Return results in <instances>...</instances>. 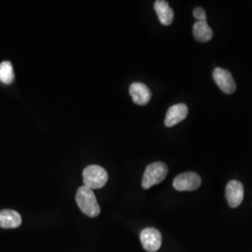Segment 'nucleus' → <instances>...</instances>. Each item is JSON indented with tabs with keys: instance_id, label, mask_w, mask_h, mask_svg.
<instances>
[{
	"instance_id": "1",
	"label": "nucleus",
	"mask_w": 252,
	"mask_h": 252,
	"mask_svg": "<svg viewBox=\"0 0 252 252\" xmlns=\"http://www.w3.org/2000/svg\"><path fill=\"white\" fill-rule=\"evenodd\" d=\"M76 202L86 216L94 218L99 215V204L93 189L85 186L80 187L76 193Z\"/></svg>"
},
{
	"instance_id": "2",
	"label": "nucleus",
	"mask_w": 252,
	"mask_h": 252,
	"mask_svg": "<svg viewBox=\"0 0 252 252\" xmlns=\"http://www.w3.org/2000/svg\"><path fill=\"white\" fill-rule=\"evenodd\" d=\"M167 173L168 168L163 162H155L149 164L145 170L142 179V187L148 189L154 185L161 183L167 176Z\"/></svg>"
},
{
	"instance_id": "3",
	"label": "nucleus",
	"mask_w": 252,
	"mask_h": 252,
	"mask_svg": "<svg viewBox=\"0 0 252 252\" xmlns=\"http://www.w3.org/2000/svg\"><path fill=\"white\" fill-rule=\"evenodd\" d=\"M108 179V173L99 165H90L83 170L84 186L89 189H100L104 187Z\"/></svg>"
},
{
	"instance_id": "4",
	"label": "nucleus",
	"mask_w": 252,
	"mask_h": 252,
	"mask_svg": "<svg viewBox=\"0 0 252 252\" xmlns=\"http://www.w3.org/2000/svg\"><path fill=\"white\" fill-rule=\"evenodd\" d=\"M201 178L194 172L182 173L175 178L173 181L174 188L179 191L194 190L198 189L201 185Z\"/></svg>"
},
{
	"instance_id": "5",
	"label": "nucleus",
	"mask_w": 252,
	"mask_h": 252,
	"mask_svg": "<svg viewBox=\"0 0 252 252\" xmlns=\"http://www.w3.org/2000/svg\"><path fill=\"white\" fill-rule=\"evenodd\" d=\"M140 241L148 252H156L162 245L161 233L155 228H146L140 234Z\"/></svg>"
},
{
	"instance_id": "6",
	"label": "nucleus",
	"mask_w": 252,
	"mask_h": 252,
	"mask_svg": "<svg viewBox=\"0 0 252 252\" xmlns=\"http://www.w3.org/2000/svg\"><path fill=\"white\" fill-rule=\"evenodd\" d=\"M213 80L216 82L219 88L227 94H234L236 90V83L232 74L228 70L217 67L213 71Z\"/></svg>"
},
{
	"instance_id": "7",
	"label": "nucleus",
	"mask_w": 252,
	"mask_h": 252,
	"mask_svg": "<svg viewBox=\"0 0 252 252\" xmlns=\"http://www.w3.org/2000/svg\"><path fill=\"white\" fill-rule=\"evenodd\" d=\"M226 199L229 206L233 208L239 207L243 202L244 187L237 180H231L226 186Z\"/></svg>"
},
{
	"instance_id": "8",
	"label": "nucleus",
	"mask_w": 252,
	"mask_h": 252,
	"mask_svg": "<svg viewBox=\"0 0 252 252\" xmlns=\"http://www.w3.org/2000/svg\"><path fill=\"white\" fill-rule=\"evenodd\" d=\"M130 95L132 96L134 103L139 106L147 105L151 97H152V92L141 82H134L131 84L129 88Z\"/></svg>"
},
{
	"instance_id": "9",
	"label": "nucleus",
	"mask_w": 252,
	"mask_h": 252,
	"mask_svg": "<svg viewBox=\"0 0 252 252\" xmlns=\"http://www.w3.org/2000/svg\"><path fill=\"white\" fill-rule=\"evenodd\" d=\"M188 115V107L185 104H177L172 106L171 108L167 110L165 120H164V125L167 127H172V126H177L185 120Z\"/></svg>"
},
{
	"instance_id": "10",
	"label": "nucleus",
	"mask_w": 252,
	"mask_h": 252,
	"mask_svg": "<svg viewBox=\"0 0 252 252\" xmlns=\"http://www.w3.org/2000/svg\"><path fill=\"white\" fill-rule=\"evenodd\" d=\"M154 9L162 26H170L174 21V11L169 4L163 0H157L154 3Z\"/></svg>"
},
{
	"instance_id": "11",
	"label": "nucleus",
	"mask_w": 252,
	"mask_h": 252,
	"mask_svg": "<svg viewBox=\"0 0 252 252\" xmlns=\"http://www.w3.org/2000/svg\"><path fill=\"white\" fill-rule=\"evenodd\" d=\"M22 224V218L18 212L5 209L0 211V227L4 229H13L18 228Z\"/></svg>"
},
{
	"instance_id": "12",
	"label": "nucleus",
	"mask_w": 252,
	"mask_h": 252,
	"mask_svg": "<svg viewBox=\"0 0 252 252\" xmlns=\"http://www.w3.org/2000/svg\"><path fill=\"white\" fill-rule=\"evenodd\" d=\"M193 36L200 42H207L213 37V31L207 22L197 21L192 28Z\"/></svg>"
},
{
	"instance_id": "13",
	"label": "nucleus",
	"mask_w": 252,
	"mask_h": 252,
	"mask_svg": "<svg viewBox=\"0 0 252 252\" xmlns=\"http://www.w3.org/2000/svg\"><path fill=\"white\" fill-rule=\"evenodd\" d=\"M0 81L5 84H10L14 81L13 67L9 61L0 63Z\"/></svg>"
},
{
	"instance_id": "14",
	"label": "nucleus",
	"mask_w": 252,
	"mask_h": 252,
	"mask_svg": "<svg viewBox=\"0 0 252 252\" xmlns=\"http://www.w3.org/2000/svg\"><path fill=\"white\" fill-rule=\"evenodd\" d=\"M193 16L200 22H207V14L203 8L197 7L193 9Z\"/></svg>"
}]
</instances>
